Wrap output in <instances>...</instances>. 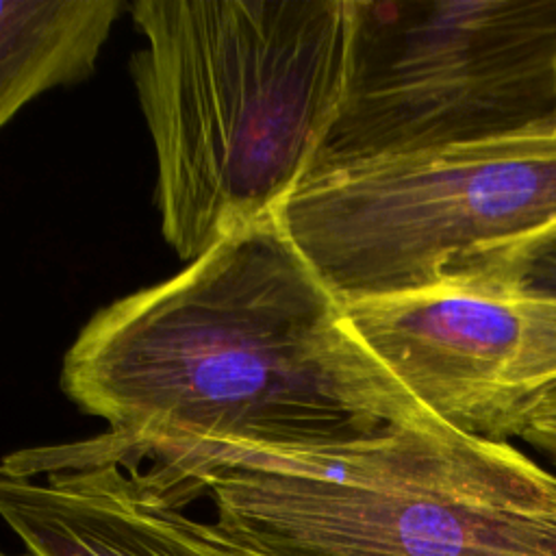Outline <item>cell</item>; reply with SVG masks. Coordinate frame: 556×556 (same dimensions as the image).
Instances as JSON below:
<instances>
[{"instance_id": "cell-1", "label": "cell", "mask_w": 556, "mask_h": 556, "mask_svg": "<svg viewBox=\"0 0 556 556\" xmlns=\"http://www.w3.org/2000/svg\"><path fill=\"white\" fill-rule=\"evenodd\" d=\"M61 387L143 452H319L434 417L361 343L278 213L100 308Z\"/></svg>"}, {"instance_id": "cell-2", "label": "cell", "mask_w": 556, "mask_h": 556, "mask_svg": "<svg viewBox=\"0 0 556 556\" xmlns=\"http://www.w3.org/2000/svg\"><path fill=\"white\" fill-rule=\"evenodd\" d=\"M130 15L161 230L191 263L311 174L345 98L356 0H137Z\"/></svg>"}, {"instance_id": "cell-3", "label": "cell", "mask_w": 556, "mask_h": 556, "mask_svg": "<svg viewBox=\"0 0 556 556\" xmlns=\"http://www.w3.org/2000/svg\"><path fill=\"white\" fill-rule=\"evenodd\" d=\"M254 556H556V469L439 417L319 452H141Z\"/></svg>"}, {"instance_id": "cell-4", "label": "cell", "mask_w": 556, "mask_h": 556, "mask_svg": "<svg viewBox=\"0 0 556 556\" xmlns=\"http://www.w3.org/2000/svg\"><path fill=\"white\" fill-rule=\"evenodd\" d=\"M278 219L345 304L452 280L523 282L556 248V122L311 172Z\"/></svg>"}, {"instance_id": "cell-5", "label": "cell", "mask_w": 556, "mask_h": 556, "mask_svg": "<svg viewBox=\"0 0 556 556\" xmlns=\"http://www.w3.org/2000/svg\"><path fill=\"white\" fill-rule=\"evenodd\" d=\"M556 122V0H356L345 98L311 172Z\"/></svg>"}, {"instance_id": "cell-6", "label": "cell", "mask_w": 556, "mask_h": 556, "mask_svg": "<svg viewBox=\"0 0 556 556\" xmlns=\"http://www.w3.org/2000/svg\"><path fill=\"white\" fill-rule=\"evenodd\" d=\"M345 311L419 406L463 432L521 439L556 393V295L523 282L452 280Z\"/></svg>"}, {"instance_id": "cell-7", "label": "cell", "mask_w": 556, "mask_h": 556, "mask_svg": "<svg viewBox=\"0 0 556 556\" xmlns=\"http://www.w3.org/2000/svg\"><path fill=\"white\" fill-rule=\"evenodd\" d=\"M0 513L26 556H254L189 517L109 432L9 454Z\"/></svg>"}, {"instance_id": "cell-8", "label": "cell", "mask_w": 556, "mask_h": 556, "mask_svg": "<svg viewBox=\"0 0 556 556\" xmlns=\"http://www.w3.org/2000/svg\"><path fill=\"white\" fill-rule=\"evenodd\" d=\"M119 0H2L0 122L30 100L87 78L122 13Z\"/></svg>"}, {"instance_id": "cell-9", "label": "cell", "mask_w": 556, "mask_h": 556, "mask_svg": "<svg viewBox=\"0 0 556 556\" xmlns=\"http://www.w3.org/2000/svg\"><path fill=\"white\" fill-rule=\"evenodd\" d=\"M519 441L539 452L556 469V393L536 408Z\"/></svg>"}, {"instance_id": "cell-10", "label": "cell", "mask_w": 556, "mask_h": 556, "mask_svg": "<svg viewBox=\"0 0 556 556\" xmlns=\"http://www.w3.org/2000/svg\"><path fill=\"white\" fill-rule=\"evenodd\" d=\"M523 285L541 293L556 295V248L536 261V265L526 276Z\"/></svg>"}, {"instance_id": "cell-11", "label": "cell", "mask_w": 556, "mask_h": 556, "mask_svg": "<svg viewBox=\"0 0 556 556\" xmlns=\"http://www.w3.org/2000/svg\"><path fill=\"white\" fill-rule=\"evenodd\" d=\"M2 556H26L24 552H20V554H2Z\"/></svg>"}]
</instances>
